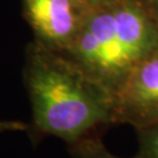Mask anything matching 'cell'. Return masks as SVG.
I'll return each mask as SVG.
<instances>
[{"mask_svg": "<svg viewBox=\"0 0 158 158\" xmlns=\"http://www.w3.org/2000/svg\"><path fill=\"white\" fill-rule=\"evenodd\" d=\"M29 129L28 123L21 121H1L0 119V134L11 132V131H23L27 132Z\"/></svg>", "mask_w": 158, "mask_h": 158, "instance_id": "52a82bcc", "label": "cell"}, {"mask_svg": "<svg viewBox=\"0 0 158 158\" xmlns=\"http://www.w3.org/2000/svg\"><path fill=\"white\" fill-rule=\"evenodd\" d=\"M23 77L32 107L27 134L34 144L49 136L70 144L116 124L114 95L62 53L29 42Z\"/></svg>", "mask_w": 158, "mask_h": 158, "instance_id": "6da1fadb", "label": "cell"}, {"mask_svg": "<svg viewBox=\"0 0 158 158\" xmlns=\"http://www.w3.org/2000/svg\"><path fill=\"white\" fill-rule=\"evenodd\" d=\"M158 49V23L145 0L91 8L77 36L61 52L114 96L135 68Z\"/></svg>", "mask_w": 158, "mask_h": 158, "instance_id": "7a4b0ae2", "label": "cell"}, {"mask_svg": "<svg viewBox=\"0 0 158 158\" xmlns=\"http://www.w3.org/2000/svg\"><path fill=\"white\" fill-rule=\"evenodd\" d=\"M68 151L73 158H122L108 150L102 141V134H91L81 139L67 144Z\"/></svg>", "mask_w": 158, "mask_h": 158, "instance_id": "5b68a950", "label": "cell"}, {"mask_svg": "<svg viewBox=\"0 0 158 158\" xmlns=\"http://www.w3.org/2000/svg\"><path fill=\"white\" fill-rule=\"evenodd\" d=\"M116 124L141 128L158 122V49L142 61L114 96Z\"/></svg>", "mask_w": 158, "mask_h": 158, "instance_id": "277c9868", "label": "cell"}, {"mask_svg": "<svg viewBox=\"0 0 158 158\" xmlns=\"http://www.w3.org/2000/svg\"><path fill=\"white\" fill-rule=\"evenodd\" d=\"M138 148L132 158H158V122L136 128Z\"/></svg>", "mask_w": 158, "mask_h": 158, "instance_id": "8992f818", "label": "cell"}, {"mask_svg": "<svg viewBox=\"0 0 158 158\" xmlns=\"http://www.w3.org/2000/svg\"><path fill=\"white\" fill-rule=\"evenodd\" d=\"M147 1L149 8L151 10L153 18L156 19V21L158 23V0H145Z\"/></svg>", "mask_w": 158, "mask_h": 158, "instance_id": "9c48e42d", "label": "cell"}, {"mask_svg": "<svg viewBox=\"0 0 158 158\" xmlns=\"http://www.w3.org/2000/svg\"><path fill=\"white\" fill-rule=\"evenodd\" d=\"M21 6L33 41L60 53L74 42L90 11L82 0H21Z\"/></svg>", "mask_w": 158, "mask_h": 158, "instance_id": "3957f363", "label": "cell"}, {"mask_svg": "<svg viewBox=\"0 0 158 158\" xmlns=\"http://www.w3.org/2000/svg\"><path fill=\"white\" fill-rule=\"evenodd\" d=\"M82 1L91 10V8H96V7H100V6L113 4L115 1H118V0H82Z\"/></svg>", "mask_w": 158, "mask_h": 158, "instance_id": "ba28073f", "label": "cell"}]
</instances>
